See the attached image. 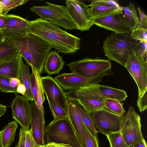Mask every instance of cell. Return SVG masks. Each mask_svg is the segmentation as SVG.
Returning a JSON list of instances; mask_svg holds the SVG:
<instances>
[{
    "label": "cell",
    "mask_w": 147,
    "mask_h": 147,
    "mask_svg": "<svg viewBox=\"0 0 147 147\" xmlns=\"http://www.w3.org/2000/svg\"><path fill=\"white\" fill-rule=\"evenodd\" d=\"M28 22L27 33L39 37L58 52L74 54L80 49V38L51 22L40 18Z\"/></svg>",
    "instance_id": "obj_1"
},
{
    "label": "cell",
    "mask_w": 147,
    "mask_h": 147,
    "mask_svg": "<svg viewBox=\"0 0 147 147\" xmlns=\"http://www.w3.org/2000/svg\"><path fill=\"white\" fill-rule=\"evenodd\" d=\"M3 34L5 38L18 48L28 65L35 68L40 75L44 73L45 59L52 48L47 43L37 36L28 33Z\"/></svg>",
    "instance_id": "obj_2"
},
{
    "label": "cell",
    "mask_w": 147,
    "mask_h": 147,
    "mask_svg": "<svg viewBox=\"0 0 147 147\" xmlns=\"http://www.w3.org/2000/svg\"><path fill=\"white\" fill-rule=\"evenodd\" d=\"M147 43L138 41L131 47L125 67L135 81L138 89V98L147 93Z\"/></svg>",
    "instance_id": "obj_3"
},
{
    "label": "cell",
    "mask_w": 147,
    "mask_h": 147,
    "mask_svg": "<svg viewBox=\"0 0 147 147\" xmlns=\"http://www.w3.org/2000/svg\"><path fill=\"white\" fill-rule=\"evenodd\" d=\"M130 33H112L103 41L102 48L108 59L125 66L131 47L138 41Z\"/></svg>",
    "instance_id": "obj_4"
},
{
    "label": "cell",
    "mask_w": 147,
    "mask_h": 147,
    "mask_svg": "<svg viewBox=\"0 0 147 147\" xmlns=\"http://www.w3.org/2000/svg\"><path fill=\"white\" fill-rule=\"evenodd\" d=\"M47 143L69 145L73 147H83L68 118L53 120L45 128Z\"/></svg>",
    "instance_id": "obj_5"
},
{
    "label": "cell",
    "mask_w": 147,
    "mask_h": 147,
    "mask_svg": "<svg viewBox=\"0 0 147 147\" xmlns=\"http://www.w3.org/2000/svg\"><path fill=\"white\" fill-rule=\"evenodd\" d=\"M99 85H88L69 90L66 93L67 99L77 101L88 113L103 109L105 107V98Z\"/></svg>",
    "instance_id": "obj_6"
},
{
    "label": "cell",
    "mask_w": 147,
    "mask_h": 147,
    "mask_svg": "<svg viewBox=\"0 0 147 147\" xmlns=\"http://www.w3.org/2000/svg\"><path fill=\"white\" fill-rule=\"evenodd\" d=\"M46 3L48 5L34 6L30 10L38 15L40 19L49 20L66 30L76 29V25L69 15L65 6L47 2Z\"/></svg>",
    "instance_id": "obj_7"
},
{
    "label": "cell",
    "mask_w": 147,
    "mask_h": 147,
    "mask_svg": "<svg viewBox=\"0 0 147 147\" xmlns=\"http://www.w3.org/2000/svg\"><path fill=\"white\" fill-rule=\"evenodd\" d=\"M71 72L83 77L91 78L107 73H113L109 60L88 57L67 64Z\"/></svg>",
    "instance_id": "obj_8"
},
{
    "label": "cell",
    "mask_w": 147,
    "mask_h": 147,
    "mask_svg": "<svg viewBox=\"0 0 147 147\" xmlns=\"http://www.w3.org/2000/svg\"><path fill=\"white\" fill-rule=\"evenodd\" d=\"M141 118L134 107H129L121 123L119 131L128 147L144 139L141 131Z\"/></svg>",
    "instance_id": "obj_9"
},
{
    "label": "cell",
    "mask_w": 147,
    "mask_h": 147,
    "mask_svg": "<svg viewBox=\"0 0 147 147\" xmlns=\"http://www.w3.org/2000/svg\"><path fill=\"white\" fill-rule=\"evenodd\" d=\"M68 13L76 26L81 31L88 30L94 24L89 5L80 0H67Z\"/></svg>",
    "instance_id": "obj_10"
},
{
    "label": "cell",
    "mask_w": 147,
    "mask_h": 147,
    "mask_svg": "<svg viewBox=\"0 0 147 147\" xmlns=\"http://www.w3.org/2000/svg\"><path fill=\"white\" fill-rule=\"evenodd\" d=\"M89 114L97 133H100L106 136L119 131L123 117L114 114L104 109Z\"/></svg>",
    "instance_id": "obj_11"
},
{
    "label": "cell",
    "mask_w": 147,
    "mask_h": 147,
    "mask_svg": "<svg viewBox=\"0 0 147 147\" xmlns=\"http://www.w3.org/2000/svg\"><path fill=\"white\" fill-rule=\"evenodd\" d=\"M122 7L106 16L93 19L94 24L116 33H130L133 31L123 16Z\"/></svg>",
    "instance_id": "obj_12"
},
{
    "label": "cell",
    "mask_w": 147,
    "mask_h": 147,
    "mask_svg": "<svg viewBox=\"0 0 147 147\" xmlns=\"http://www.w3.org/2000/svg\"><path fill=\"white\" fill-rule=\"evenodd\" d=\"M113 75V73H107L88 78L73 72L63 73L55 76L54 79L64 90H67L88 85L99 84L98 83L102 80L104 76Z\"/></svg>",
    "instance_id": "obj_13"
},
{
    "label": "cell",
    "mask_w": 147,
    "mask_h": 147,
    "mask_svg": "<svg viewBox=\"0 0 147 147\" xmlns=\"http://www.w3.org/2000/svg\"><path fill=\"white\" fill-rule=\"evenodd\" d=\"M40 77L43 91L49 105H57L67 111L66 92L52 77L47 76Z\"/></svg>",
    "instance_id": "obj_14"
},
{
    "label": "cell",
    "mask_w": 147,
    "mask_h": 147,
    "mask_svg": "<svg viewBox=\"0 0 147 147\" xmlns=\"http://www.w3.org/2000/svg\"><path fill=\"white\" fill-rule=\"evenodd\" d=\"M13 119L22 128L28 130L31 121V108L29 100L23 96L16 94L11 104Z\"/></svg>",
    "instance_id": "obj_15"
},
{
    "label": "cell",
    "mask_w": 147,
    "mask_h": 147,
    "mask_svg": "<svg viewBox=\"0 0 147 147\" xmlns=\"http://www.w3.org/2000/svg\"><path fill=\"white\" fill-rule=\"evenodd\" d=\"M31 108L30 128V130L36 142L40 145H45V122L44 109L42 111L34 102L30 103Z\"/></svg>",
    "instance_id": "obj_16"
},
{
    "label": "cell",
    "mask_w": 147,
    "mask_h": 147,
    "mask_svg": "<svg viewBox=\"0 0 147 147\" xmlns=\"http://www.w3.org/2000/svg\"><path fill=\"white\" fill-rule=\"evenodd\" d=\"M68 118L83 147H86V138L83 123L77 108L76 101L67 99Z\"/></svg>",
    "instance_id": "obj_17"
},
{
    "label": "cell",
    "mask_w": 147,
    "mask_h": 147,
    "mask_svg": "<svg viewBox=\"0 0 147 147\" xmlns=\"http://www.w3.org/2000/svg\"><path fill=\"white\" fill-rule=\"evenodd\" d=\"M93 19L107 16L119 9L121 6L116 0H92L90 5Z\"/></svg>",
    "instance_id": "obj_18"
},
{
    "label": "cell",
    "mask_w": 147,
    "mask_h": 147,
    "mask_svg": "<svg viewBox=\"0 0 147 147\" xmlns=\"http://www.w3.org/2000/svg\"><path fill=\"white\" fill-rule=\"evenodd\" d=\"M24 63L21 54L10 60L0 63V76L20 80Z\"/></svg>",
    "instance_id": "obj_19"
},
{
    "label": "cell",
    "mask_w": 147,
    "mask_h": 147,
    "mask_svg": "<svg viewBox=\"0 0 147 147\" xmlns=\"http://www.w3.org/2000/svg\"><path fill=\"white\" fill-rule=\"evenodd\" d=\"M6 25L2 31L3 33L26 34L29 22L26 19L17 15L8 14L5 16Z\"/></svg>",
    "instance_id": "obj_20"
},
{
    "label": "cell",
    "mask_w": 147,
    "mask_h": 147,
    "mask_svg": "<svg viewBox=\"0 0 147 147\" xmlns=\"http://www.w3.org/2000/svg\"><path fill=\"white\" fill-rule=\"evenodd\" d=\"M65 62L58 52L51 51L45 59L44 71L49 76L59 74L63 69Z\"/></svg>",
    "instance_id": "obj_21"
},
{
    "label": "cell",
    "mask_w": 147,
    "mask_h": 147,
    "mask_svg": "<svg viewBox=\"0 0 147 147\" xmlns=\"http://www.w3.org/2000/svg\"><path fill=\"white\" fill-rule=\"evenodd\" d=\"M20 54L16 47L6 38L0 43V63L17 56Z\"/></svg>",
    "instance_id": "obj_22"
},
{
    "label": "cell",
    "mask_w": 147,
    "mask_h": 147,
    "mask_svg": "<svg viewBox=\"0 0 147 147\" xmlns=\"http://www.w3.org/2000/svg\"><path fill=\"white\" fill-rule=\"evenodd\" d=\"M17 122L11 121L2 130L1 139L3 147H10L14 141L16 133L18 127Z\"/></svg>",
    "instance_id": "obj_23"
},
{
    "label": "cell",
    "mask_w": 147,
    "mask_h": 147,
    "mask_svg": "<svg viewBox=\"0 0 147 147\" xmlns=\"http://www.w3.org/2000/svg\"><path fill=\"white\" fill-rule=\"evenodd\" d=\"M98 88L104 98L113 99L121 102L124 101L128 96L126 92L123 90L100 85H99Z\"/></svg>",
    "instance_id": "obj_24"
},
{
    "label": "cell",
    "mask_w": 147,
    "mask_h": 147,
    "mask_svg": "<svg viewBox=\"0 0 147 147\" xmlns=\"http://www.w3.org/2000/svg\"><path fill=\"white\" fill-rule=\"evenodd\" d=\"M122 13L123 16L131 26L133 30L140 26V22L134 4L132 3L127 6L122 7Z\"/></svg>",
    "instance_id": "obj_25"
},
{
    "label": "cell",
    "mask_w": 147,
    "mask_h": 147,
    "mask_svg": "<svg viewBox=\"0 0 147 147\" xmlns=\"http://www.w3.org/2000/svg\"><path fill=\"white\" fill-rule=\"evenodd\" d=\"M30 74L29 67L24 63L22 66L20 80L21 83L25 86L26 91L23 95L29 101L34 100L32 94L30 85Z\"/></svg>",
    "instance_id": "obj_26"
},
{
    "label": "cell",
    "mask_w": 147,
    "mask_h": 147,
    "mask_svg": "<svg viewBox=\"0 0 147 147\" xmlns=\"http://www.w3.org/2000/svg\"><path fill=\"white\" fill-rule=\"evenodd\" d=\"M105 107L104 109L117 115L123 117L126 111L123 107V103L113 99L105 98Z\"/></svg>",
    "instance_id": "obj_27"
},
{
    "label": "cell",
    "mask_w": 147,
    "mask_h": 147,
    "mask_svg": "<svg viewBox=\"0 0 147 147\" xmlns=\"http://www.w3.org/2000/svg\"><path fill=\"white\" fill-rule=\"evenodd\" d=\"M28 0H0L1 9L0 15H7L8 12L12 9L25 4L28 1Z\"/></svg>",
    "instance_id": "obj_28"
},
{
    "label": "cell",
    "mask_w": 147,
    "mask_h": 147,
    "mask_svg": "<svg viewBox=\"0 0 147 147\" xmlns=\"http://www.w3.org/2000/svg\"><path fill=\"white\" fill-rule=\"evenodd\" d=\"M76 102L77 108L84 125L92 134H97V132L94 128L89 114L77 101H76Z\"/></svg>",
    "instance_id": "obj_29"
},
{
    "label": "cell",
    "mask_w": 147,
    "mask_h": 147,
    "mask_svg": "<svg viewBox=\"0 0 147 147\" xmlns=\"http://www.w3.org/2000/svg\"><path fill=\"white\" fill-rule=\"evenodd\" d=\"M110 147H128L125 142L120 131L106 135Z\"/></svg>",
    "instance_id": "obj_30"
},
{
    "label": "cell",
    "mask_w": 147,
    "mask_h": 147,
    "mask_svg": "<svg viewBox=\"0 0 147 147\" xmlns=\"http://www.w3.org/2000/svg\"><path fill=\"white\" fill-rule=\"evenodd\" d=\"M32 73L30 75V85L31 91L34 102L37 100L38 84V76L39 74L37 70L33 67H31Z\"/></svg>",
    "instance_id": "obj_31"
},
{
    "label": "cell",
    "mask_w": 147,
    "mask_h": 147,
    "mask_svg": "<svg viewBox=\"0 0 147 147\" xmlns=\"http://www.w3.org/2000/svg\"><path fill=\"white\" fill-rule=\"evenodd\" d=\"M131 35L134 39L147 43V27L140 25L137 29L132 31Z\"/></svg>",
    "instance_id": "obj_32"
},
{
    "label": "cell",
    "mask_w": 147,
    "mask_h": 147,
    "mask_svg": "<svg viewBox=\"0 0 147 147\" xmlns=\"http://www.w3.org/2000/svg\"><path fill=\"white\" fill-rule=\"evenodd\" d=\"M11 78L0 76V92L5 93H17V88H13L11 84Z\"/></svg>",
    "instance_id": "obj_33"
},
{
    "label": "cell",
    "mask_w": 147,
    "mask_h": 147,
    "mask_svg": "<svg viewBox=\"0 0 147 147\" xmlns=\"http://www.w3.org/2000/svg\"><path fill=\"white\" fill-rule=\"evenodd\" d=\"M86 147H99L97 134H92L84 125Z\"/></svg>",
    "instance_id": "obj_34"
},
{
    "label": "cell",
    "mask_w": 147,
    "mask_h": 147,
    "mask_svg": "<svg viewBox=\"0 0 147 147\" xmlns=\"http://www.w3.org/2000/svg\"><path fill=\"white\" fill-rule=\"evenodd\" d=\"M53 116V120L68 118L67 111L60 106L55 104L49 105Z\"/></svg>",
    "instance_id": "obj_35"
},
{
    "label": "cell",
    "mask_w": 147,
    "mask_h": 147,
    "mask_svg": "<svg viewBox=\"0 0 147 147\" xmlns=\"http://www.w3.org/2000/svg\"><path fill=\"white\" fill-rule=\"evenodd\" d=\"M34 140L30 130H26L25 140V147H42Z\"/></svg>",
    "instance_id": "obj_36"
},
{
    "label": "cell",
    "mask_w": 147,
    "mask_h": 147,
    "mask_svg": "<svg viewBox=\"0 0 147 147\" xmlns=\"http://www.w3.org/2000/svg\"><path fill=\"white\" fill-rule=\"evenodd\" d=\"M137 106L141 112L147 108V93H145L139 98H138Z\"/></svg>",
    "instance_id": "obj_37"
},
{
    "label": "cell",
    "mask_w": 147,
    "mask_h": 147,
    "mask_svg": "<svg viewBox=\"0 0 147 147\" xmlns=\"http://www.w3.org/2000/svg\"><path fill=\"white\" fill-rule=\"evenodd\" d=\"M26 131L22 128L20 129L19 141L17 144L14 147H25V140Z\"/></svg>",
    "instance_id": "obj_38"
},
{
    "label": "cell",
    "mask_w": 147,
    "mask_h": 147,
    "mask_svg": "<svg viewBox=\"0 0 147 147\" xmlns=\"http://www.w3.org/2000/svg\"><path fill=\"white\" fill-rule=\"evenodd\" d=\"M138 9L140 15V25L147 27V16L141 10L139 7H138Z\"/></svg>",
    "instance_id": "obj_39"
},
{
    "label": "cell",
    "mask_w": 147,
    "mask_h": 147,
    "mask_svg": "<svg viewBox=\"0 0 147 147\" xmlns=\"http://www.w3.org/2000/svg\"><path fill=\"white\" fill-rule=\"evenodd\" d=\"M45 145L47 147H73L68 144L54 143H47Z\"/></svg>",
    "instance_id": "obj_40"
},
{
    "label": "cell",
    "mask_w": 147,
    "mask_h": 147,
    "mask_svg": "<svg viewBox=\"0 0 147 147\" xmlns=\"http://www.w3.org/2000/svg\"><path fill=\"white\" fill-rule=\"evenodd\" d=\"M6 25V19L5 16L0 14V29L2 31L4 30Z\"/></svg>",
    "instance_id": "obj_41"
},
{
    "label": "cell",
    "mask_w": 147,
    "mask_h": 147,
    "mask_svg": "<svg viewBox=\"0 0 147 147\" xmlns=\"http://www.w3.org/2000/svg\"><path fill=\"white\" fill-rule=\"evenodd\" d=\"M17 93H19L23 95L25 93L26 89L24 86L20 84L17 87Z\"/></svg>",
    "instance_id": "obj_42"
},
{
    "label": "cell",
    "mask_w": 147,
    "mask_h": 147,
    "mask_svg": "<svg viewBox=\"0 0 147 147\" xmlns=\"http://www.w3.org/2000/svg\"><path fill=\"white\" fill-rule=\"evenodd\" d=\"M128 147H147L146 142L144 139L141 142L131 145Z\"/></svg>",
    "instance_id": "obj_43"
},
{
    "label": "cell",
    "mask_w": 147,
    "mask_h": 147,
    "mask_svg": "<svg viewBox=\"0 0 147 147\" xmlns=\"http://www.w3.org/2000/svg\"><path fill=\"white\" fill-rule=\"evenodd\" d=\"M6 111V106L0 103V118L5 114Z\"/></svg>",
    "instance_id": "obj_44"
},
{
    "label": "cell",
    "mask_w": 147,
    "mask_h": 147,
    "mask_svg": "<svg viewBox=\"0 0 147 147\" xmlns=\"http://www.w3.org/2000/svg\"><path fill=\"white\" fill-rule=\"evenodd\" d=\"M5 38L3 31L0 29V43L4 41Z\"/></svg>",
    "instance_id": "obj_45"
},
{
    "label": "cell",
    "mask_w": 147,
    "mask_h": 147,
    "mask_svg": "<svg viewBox=\"0 0 147 147\" xmlns=\"http://www.w3.org/2000/svg\"><path fill=\"white\" fill-rule=\"evenodd\" d=\"M2 131H0V147H3L1 139V134H2Z\"/></svg>",
    "instance_id": "obj_46"
},
{
    "label": "cell",
    "mask_w": 147,
    "mask_h": 147,
    "mask_svg": "<svg viewBox=\"0 0 147 147\" xmlns=\"http://www.w3.org/2000/svg\"><path fill=\"white\" fill-rule=\"evenodd\" d=\"M1 5H0V13H1Z\"/></svg>",
    "instance_id": "obj_47"
},
{
    "label": "cell",
    "mask_w": 147,
    "mask_h": 147,
    "mask_svg": "<svg viewBox=\"0 0 147 147\" xmlns=\"http://www.w3.org/2000/svg\"><path fill=\"white\" fill-rule=\"evenodd\" d=\"M42 147H47L45 144V145L43 146Z\"/></svg>",
    "instance_id": "obj_48"
}]
</instances>
